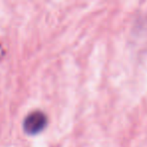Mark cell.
<instances>
[{"instance_id":"cell-1","label":"cell","mask_w":147,"mask_h":147,"mask_svg":"<svg viewBox=\"0 0 147 147\" xmlns=\"http://www.w3.org/2000/svg\"><path fill=\"white\" fill-rule=\"evenodd\" d=\"M47 119L42 112H32L23 121V130L28 135H35L41 132L47 126Z\"/></svg>"}]
</instances>
